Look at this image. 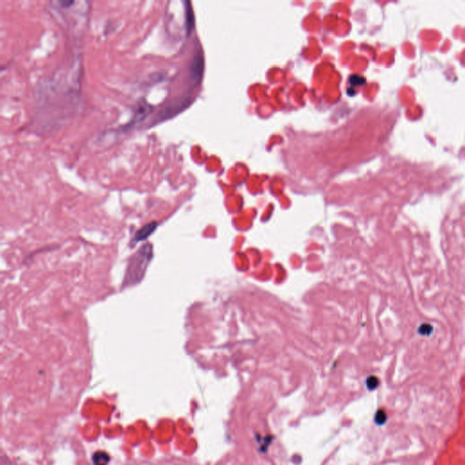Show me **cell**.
<instances>
[{"label": "cell", "instance_id": "cell-6", "mask_svg": "<svg viewBox=\"0 0 465 465\" xmlns=\"http://www.w3.org/2000/svg\"><path fill=\"white\" fill-rule=\"evenodd\" d=\"M185 4L186 30H187V35H189L191 33V31L193 30V27H194V13H193V9H192L191 3L188 1H186V2H185Z\"/></svg>", "mask_w": 465, "mask_h": 465}, {"label": "cell", "instance_id": "cell-9", "mask_svg": "<svg viewBox=\"0 0 465 465\" xmlns=\"http://www.w3.org/2000/svg\"><path fill=\"white\" fill-rule=\"evenodd\" d=\"M386 421V414L383 412V411H379L377 414H376V416H375V422H377L378 424H383V422Z\"/></svg>", "mask_w": 465, "mask_h": 465}, {"label": "cell", "instance_id": "cell-4", "mask_svg": "<svg viewBox=\"0 0 465 465\" xmlns=\"http://www.w3.org/2000/svg\"><path fill=\"white\" fill-rule=\"evenodd\" d=\"M203 72V56L201 52H198L193 59L191 69H190V73H191V78L194 81H199L202 77Z\"/></svg>", "mask_w": 465, "mask_h": 465}, {"label": "cell", "instance_id": "cell-3", "mask_svg": "<svg viewBox=\"0 0 465 465\" xmlns=\"http://www.w3.org/2000/svg\"><path fill=\"white\" fill-rule=\"evenodd\" d=\"M187 102L188 100L184 99L176 100L174 102H170L165 108H163L160 111L159 114L156 116L155 122L158 123L162 121L168 120L173 116H176L177 114L183 110V108L186 107Z\"/></svg>", "mask_w": 465, "mask_h": 465}, {"label": "cell", "instance_id": "cell-1", "mask_svg": "<svg viewBox=\"0 0 465 465\" xmlns=\"http://www.w3.org/2000/svg\"><path fill=\"white\" fill-rule=\"evenodd\" d=\"M152 257L153 247L150 244L143 246L138 252L134 254L125 272L123 286L127 287L129 285H135L142 280Z\"/></svg>", "mask_w": 465, "mask_h": 465}, {"label": "cell", "instance_id": "cell-10", "mask_svg": "<svg viewBox=\"0 0 465 465\" xmlns=\"http://www.w3.org/2000/svg\"><path fill=\"white\" fill-rule=\"evenodd\" d=\"M366 384H367V387L369 388L370 390H374L378 385V380L376 379L375 377H370L366 381Z\"/></svg>", "mask_w": 465, "mask_h": 465}, {"label": "cell", "instance_id": "cell-5", "mask_svg": "<svg viewBox=\"0 0 465 465\" xmlns=\"http://www.w3.org/2000/svg\"><path fill=\"white\" fill-rule=\"evenodd\" d=\"M157 225H158V224H157V223H155V222H151L149 224L144 225L142 228L136 233V235H135V241H143V240L147 239V237H149L150 235H152L153 233L155 232V229L157 227Z\"/></svg>", "mask_w": 465, "mask_h": 465}, {"label": "cell", "instance_id": "cell-7", "mask_svg": "<svg viewBox=\"0 0 465 465\" xmlns=\"http://www.w3.org/2000/svg\"><path fill=\"white\" fill-rule=\"evenodd\" d=\"M93 461L95 465H108L109 461V456L108 453L105 452H95L93 456Z\"/></svg>", "mask_w": 465, "mask_h": 465}, {"label": "cell", "instance_id": "cell-8", "mask_svg": "<svg viewBox=\"0 0 465 465\" xmlns=\"http://www.w3.org/2000/svg\"><path fill=\"white\" fill-rule=\"evenodd\" d=\"M366 82L364 78L358 76V75H353L351 78H350V83L353 85V86H361L363 83Z\"/></svg>", "mask_w": 465, "mask_h": 465}, {"label": "cell", "instance_id": "cell-2", "mask_svg": "<svg viewBox=\"0 0 465 465\" xmlns=\"http://www.w3.org/2000/svg\"><path fill=\"white\" fill-rule=\"evenodd\" d=\"M153 109H154V108H153V106H151L150 104L147 103V101H145V100H140L139 102H138L137 107L135 108V112H134L132 120L130 123H128V125L125 126V129H129V128H132L134 125L140 124L141 122H143L147 118V116L150 115L152 111H153Z\"/></svg>", "mask_w": 465, "mask_h": 465}]
</instances>
